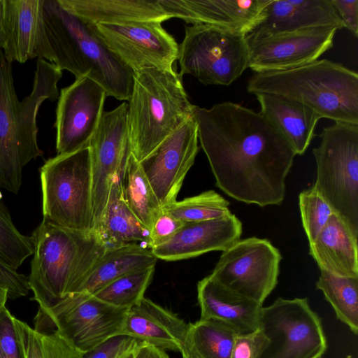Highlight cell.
<instances>
[{"label":"cell","instance_id":"cell-7","mask_svg":"<svg viewBox=\"0 0 358 358\" xmlns=\"http://www.w3.org/2000/svg\"><path fill=\"white\" fill-rule=\"evenodd\" d=\"M40 177L43 220L64 229L93 231L89 146L47 159L40 169Z\"/></svg>","mask_w":358,"mask_h":358},{"label":"cell","instance_id":"cell-8","mask_svg":"<svg viewBox=\"0 0 358 358\" xmlns=\"http://www.w3.org/2000/svg\"><path fill=\"white\" fill-rule=\"evenodd\" d=\"M320 137L314 185L358 236V124L335 122Z\"/></svg>","mask_w":358,"mask_h":358},{"label":"cell","instance_id":"cell-39","mask_svg":"<svg viewBox=\"0 0 358 358\" xmlns=\"http://www.w3.org/2000/svg\"><path fill=\"white\" fill-rule=\"evenodd\" d=\"M0 289L7 291L8 298L17 299L30 291L28 278L0 259Z\"/></svg>","mask_w":358,"mask_h":358},{"label":"cell","instance_id":"cell-28","mask_svg":"<svg viewBox=\"0 0 358 358\" xmlns=\"http://www.w3.org/2000/svg\"><path fill=\"white\" fill-rule=\"evenodd\" d=\"M157 259L150 248L140 243L106 248L77 293L93 295L127 273L155 266Z\"/></svg>","mask_w":358,"mask_h":358},{"label":"cell","instance_id":"cell-47","mask_svg":"<svg viewBox=\"0 0 358 358\" xmlns=\"http://www.w3.org/2000/svg\"><path fill=\"white\" fill-rule=\"evenodd\" d=\"M181 355L182 358H198L187 350H185Z\"/></svg>","mask_w":358,"mask_h":358},{"label":"cell","instance_id":"cell-38","mask_svg":"<svg viewBox=\"0 0 358 358\" xmlns=\"http://www.w3.org/2000/svg\"><path fill=\"white\" fill-rule=\"evenodd\" d=\"M185 223L173 217L163 208L150 230V248L169 241Z\"/></svg>","mask_w":358,"mask_h":358},{"label":"cell","instance_id":"cell-44","mask_svg":"<svg viewBox=\"0 0 358 358\" xmlns=\"http://www.w3.org/2000/svg\"><path fill=\"white\" fill-rule=\"evenodd\" d=\"M5 45V37L1 23V1L0 0V50H3Z\"/></svg>","mask_w":358,"mask_h":358},{"label":"cell","instance_id":"cell-25","mask_svg":"<svg viewBox=\"0 0 358 358\" xmlns=\"http://www.w3.org/2000/svg\"><path fill=\"white\" fill-rule=\"evenodd\" d=\"M255 95L260 104V113L280 132L296 155L304 154L320 116L306 105L279 94Z\"/></svg>","mask_w":358,"mask_h":358},{"label":"cell","instance_id":"cell-16","mask_svg":"<svg viewBox=\"0 0 358 358\" xmlns=\"http://www.w3.org/2000/svg\"><path fill=\"white\" fill-rule=\"evenodd\" d=\"M338 29L317 27L258 39H248V68L255 73L295 69L319 59L333 46Z\"/></svg>","mask_w":358,"mask_h":358},{"label":"cell","instance_id":"cell-14","mask_svg":"<svg viewBox=\"0 0 358 358\" xmlns=\"http://www.w3.org/2000/svg\"><path fill=\"white\" fill-rule=\"evenodd\" d=\"M90 152L94 228L106 205L110 185L124 172L131 153L128 133V103L104 112L89 143Z\"/></svg>","mask_w":358,"mask_h":358},{"label":"cell","instance_id":"cell-1","mask_svg":"<svg viewBox=\"0 0 358 358\" xmlns=\"http://www.w3.org/2000/svg\"><path fill=\"white\" fill-rule=\"evenodd\" d=\"M192 115L216 185L248 204L280 205L296 155L280 132L260 112L229 101L193 105Z\"/></svg>","mask_w":358,"mask_h":358},{"label":"cell","instance_id":"cell-41","mask_svg":"<svg viewBox=\"0 0 358 358\" xmlns=\"http://www.w3.org/2000/svg\"><path fill=\"white\" fill-rule=\"evenodd\" d=\"M266 341L261 331L238 334L230 358H256Z\"/></svg>","mask_w":358,"mask_h":358},{"label":"cell","instance_id":"cell-19","mask_svg":"<svg viewBox=\"0 0 358 358\" xmlns=\"http://www.w3.org/2000/svg\"><path fill=\"white\" fill-rule=\"evenodd\" d=\"M271 0H158L171 17L247 36L264 18Z\"/></svg>","mask_w":358,"mask_h":358},{"label":"cell","instance_id":"cell-34","mask_svg":"<svg viewBox=\"0 0 358 358\" xmlns=\"http://www.w3.org/2000/svg\"><path fill=\"white\" fill-rule=\"evenodd\" d=\"M154 273L155 266L127 273L93 296L115 307L129 309L144 297Z\"/></svg>","mask_w":358,"mask_h":358},{"label":"cell","instance_id":"cell-33","mask_svg":"<svg viewBox=\"0 0 358 358\" xmlns=\"http://www.w3.org/2000/svg\"><path fill=\"white\" fill-rule=\"evenodd\" d=\"M229 202L214 190L176 201L164 209L183 223L222 218L229 213Z\"/></svg>","mask_w":358,"mask_h":358},{"label":"cell","instance_id":"cell-36","mask_svg":"<svg viewBox=\"0 0 358 358\" xmlns=\"http://www.w3.org/2000/svg\"><path fill=\"white\" fill-rule=\"evenodd\" d=\"M299 206L303 228L310 243L316 238L335 212L314 185L300 192Z\"/></svg>","mask_w":358,"mask_h":358},{"label":"cell","instance_id":"cell-42","mask_svg":"<svg viewBox=\"0 0 358 358\" xmlns=\"http://www.w3.org/2000/svg\"><path fill=\"white\" fill-rule=\"evenodd\" d=\"M345 28L358 36V0H331Z\"/></svg>","mask_w":358,"mask_h":358},{"label":"cell","instance_id":"cell-18","mask_svg":"<svg viewBox=\"0 0 358 358\" xmlns=\"http://www.w3.org/2000/svg\"><path fill=\"white\" fill-rule=\"evenodd\" d=\"M1 23L5 37L2 50L6 59L25 63L36 57L52 63L45 33L44 0H1Z\"/></svg>","mask_w":358,"mask_h":358},{"label":"cell","instance_id":"cell-11","mask_svg":"<svg viewBox=\"0 0 358 358\" xmlns=\"http://www.w3.org/2000/svg\"><path fill=\"white\" fill-rule=\"evenodd\" d=\"M258 329L266 341L256 358H321L327 341L307 298H277L262 307Z\"/></svg>","mask_w":358,"mask_h":358},{"label":"cell","instance_id":"cell-2","mask_svg":"<svg viewBox=\"0 0 358 358\" xmlns=\"http://www.w3.org/2000/svg\"><path fill=\"white\" fill-rule=\"evenodd\" d=\"M62 76L55 64L38 59L31 91L20 101L12 63L0 50V189L17 194L24 167L43 155L37 141V115L45 101L58 99Z\"/></svg>","mask_w":358,"mask_h":358},{"label":"cell","instance_id":"cell-15","mask_svg":"<svg viewBox=\"0 0 358 358\" xmlns=\"http://www.w3.org/2000/svg\"><path fill=\"white\" fill-rule=\"evenodd\" d=\"M107 96L99 84L85 76L60 90L55 122L57 155L89 145L104 113Z\"/></svg>","mask_w":358,"mask_h":358},{"label":"cell","instance_id":"cell-6","mask_svg":"<svg viewBox=\"0 0 358 358\" xmlns=\"http://www.w3.org/2000/svg\"><path fill=\"white\" fill-rule=\"evenodd\" d=\"M193 105L174 70L145 69L134 72L128 101L131 152L138 162L148 157L191 118Z\"/></svg>","mask_w":358,"mask_h":358},{"label":"cell","instance_id":"cell-21","mask_svg":"<svg viewBox=\"0 0 358 358\" xmlns=\"http://www.w3.org/2000/svg\"><path fill=\"white\" fill-rule=\"evenodd\" d=\"M188 327L189 323L176 314L143 297L128 309L120 335L182 354Z\"/></svg>","mask_w":358,"mask_h":358},{"label":"cell","instance_id":"cell-32","mask_svg":"<svg viewBox=\"0 0 358 358\" xmlns=\"http://www.w3.org/2000/svg\"><path fill=\"white\" fill-rule=\"evenodd\" d=\"M23 358H83L79 351L56 332H41L14 317Z\"/></svg>","mask_w":358,"mask_h":358},{"label":"cell","instance_id":"cell-24","mask_svg":"<svg viewBox=\"0 0 358 358\" xmlns=\"http://www.w3.org/2000/svg\"><path fill=\"white\" fill-rule=\"evenodd\" d=\"M357 238L341 216L334 213L316 238L309 243V255L320 271L358 278Z\"/></svg>","mask_w":358,"mask_h":358},{"label":"cell","instance_id":"cell-29","mask_svg":"<svg viewBox=\"0 0 358 358\" xmlns=\"http://www.w3.org/2000/svg\"><path fill=\"white\" fill-rule=\"evenodd\" d=\"M122 188L128 206L140 222L150 230L163 206L140 162L131 152L124 166Z\"/></svg>","mask_w":358,"mask_h":358},{"label":"cell","instance_id":"cell-20","mask_svg":"<svg viewBox=\"0 0 358 358\" xmlns=\"http://www.w3.org/2000/svg\"><path fill=\"white\" fill-rule=\"evenodd\" d=\"M241 221L233 213L216 220L187 222L167 242L152 248L157 259L177 261L224 251L239 239Z\"/></svg>","mask_w":358,"mask_h":358},{"label":"cell","instance_id":"cell-30","mask_svg":"<svg viewBox=\"0 0 358 358\" xmlns=\"http://www.w3.org/2000/svg\"><path fill=\"white\" fill-rule=\"evenodd\" d=\"M238 334L221 322L199 319L189 323L185 350L198 358H230Z\"/></svg>","mask_w":358,"mask_h":358},{"label":"cell","instance_id":"cell-40","mask_svg":"<svg viewBox=\"0 0 358 358\" xmlns=\"http://www.w3.org/2000/svg\"><path fill=\"white\" fill-rule=\"evenodd\" d=\"M138 343L133 338L123 335L116 336L85 353L83 358H117Z\"/></svg>","mask_w":358,"mask_h":358},{"label":"cell","instance_id":"cell-31","mask_svg":"<svg viewBox=\"0 0 358 358\" xmlns=\"http://www.w3.org/2000/svg\"><path fill=\"white\" fill-rule=\"evenodd\" d=\"M333 308L338 320L358 334V278L342 277L320 271L315 283Z\"/></svg>","mask_w":358,"mask_h":358},{"label":"cell","instance_id":"cell-43","mask_svg":"<svg viewBox=\"0 0 358 358\" xmlns=\"http://www.w3.org/2000/svg\"><path fill=\"white\" fill-rule=\"evenodd\" d=\"M135 358H169L166 351L151 345L139 343L136 348Z\"/></svg>","mask_w":358,"mask_h":358},{"label":"cell","instance_id":"cell-10","mask_svg":"<svg viewBox=\"0 0 358 358\" xmlns=\"http://www.w3.org/2000/svg\"><path fill=\"white\" fill-rule=\"evenodd\" d=\"M127 310L87 293H75L52 306L39 308L34 320V329L56 332L86 353L120 334Z\"/></svg>","mask_w":358,"mask_h":358},{"label":"cell","instance_id":"cell-23","mask_svg":"<svg viewBox=\"0 0 358 358\" xmlns=\"http://www.w3.org/2000/svg\"><path fill=\"white\" fill-rule=\"evenodd\" d=\"M197 300L200 319L221 322L238 334L258 329L263 305L227 289L210 275L198 282Z\"/></svg>","mask_w":358,"mask_h":358},{"label":"cell","instance_id":"cell-12","mask_svg":"<svg viewBox=\"0 0 358 358\" xmlns=\"http://www.w3.org/2000/svg\"><path fill=\"white\" fill-rule=\"evenodd\" d=\"M282 255L270 241L239 239L223 251L210 275L220 284L263 305L275 288Z\"/></svg>","mask_w":358,"mask_h":358},{"label":"cell","instance_id":"cell-13","mask_svg":"<svg viewBox=\"0 0 358 358\" xmlns=\"http://www.w3.org/2000/svg\"><path fill=\"white\" fill-rule=\"evenodd\" d=\"M107 47L134 72L145 69L172 71L178 45L159 22L98 24Z\"/></svg>","mask_w":358,"mask_h":358},{"label":"cell","instance_id":"cell-35","mask_svg":"<svg viewBox=\"0 0 358 358\" xmlns=\"http://www.w3.org/2000/svg\"><path fill=\"white\" fill-rule=\"evenodd\" d=\"M33 252L31 236L18 231L8 208L0 200V259L17 269Z\"/></svg>","mask_w":358,"mask_h":358},{"label":"cell","instance_id":"cell-3","mask_svg":"<svg viewBox=\"0 0 358 358\" xmlns=\"http://www.w3.org/2000/svg\"><path fill=\"white\" fill-rule=\"evenodd\" d=\"M43 17L52 63L76 78L94 80L108 96L129 100L134 72L110 50L94 24L65 10L58 0H44Z\"/></svg>","mask_w":358,"mask_h":358},{"label":"cell","instance_id":"cell-4","mask_svg":"<svg viewBox=\"0 0 358 358\" xmlns=\"http://www.w3.org/2000/svg\"><path fill=\"white\" fill-rule=\"evenodd\" d=\"M31 236L34 252L28 283L41 308L77 293L106 250L94 231L64 229L43 220Z\"/></svg>","mask_w":358,"mask_h":358},{"label":"cell","instance_id":"cell-37","mask_svg":"<svg viewBox=\"0 0 358 358\" xmlns=\"http://www.w3.org/2000/svg\"><path fill=\"white\" fill-rule=\"evenodd\" d=\"M0 358H23L14 324V317L6 306L0 309Z\"/></svg>","mask_w":358,"mask_h":358},{"label":"cell","instance_id":"cell-9","mask_svg":"<svg viewBox=\"0 0 358 358\" xmlns=\"http://www.w3.org/2000/svg\"><path fill=\"white\" fill-rule=\"evenodd\" d=\"M178 59L181 76L189 74L204 85L228 86L248 68L246 36L209 24L185 27Z\"/></svg>","mask_w":358,"mask_h":358},{"label":"cell","instance_id":"cell-46","mask_svg":"<svg viewBox=\"0 0 358 358\" xmlns=\"http://www.w3.org/2000/svg\"><path fill=\"white\" fill-rule=\"evenodd\" d=\"M138 345L136 346H135L134 348L125 352L124 353H123L122 355L119 356L117 358H135V351H136V348L138 346Z\"/></svg>","mask_w":358,"mask_h":358},{"label":"cell","instance_id":"cell-17","mask_svg":"<svg viewBox=\"0 0 358 358\" xmlns=\"http://www.w3.org/2000/svg\"><path fill=\"white\" fill-rule=\"evenodd\" d=\"M198 142L192 116L140 162L162 206L176 201L199 152Z\"/></svg>","mask_w":358,"mask_h":358},{"label":"cell","instance_id":"cell-5","mask_svg":"<svg viewBox=\"0 0 358 358\" xmlns=\"http://www.w3.org/2000/svg\"><path fill=\"white\" fill-rule=\"evenodd\" d=\"M247 90L279 94L306 105L321 118L358 124V74L327 59L286 71L255 73Z\"/></svg>","mask_w":358,"mask_h":358},{"label":"cell","instance_id":"cell-27","mask_svg":"<svg viewBox=\"0 0 358 358\" xmlns=\"http://www.w3.org/2000/svg\"><path fill=\"white\" fill-rule=\"evenodd\" d=\"M123 173L113 179L106 205L93 231L106 248L131 243L150 248V230L136 217L125 201Z\"/></svg>","mask_w":358,"mask_h":358},{"label":"cell","instance_id":"cell-22","mask_svg":"<svg viewBox=\"0 0 358 358\" xmlns=\"http://www.w3.org/2000/svg\"><path fill=\"white\" fill-rule=\"evenodd\" d=\"M317 27L345 28L331 0H271L264 20L246 38L258 39Z\"/></svg>","mask_w":358,"mask_h":358},{"label":"cell","instance_id":"cell-26","mask_svg":"<svg viewBox=\"0 0 358 358\" xmlns=\"http://www.w3.org/2000/svg\"><path fill=\"white\" fill-rule=\"evenodd\" d=\"M79 18L93 24L162 22L171 18L158 0H58Z\"/></svg>","mask_w":358,"mask_h":358},{"label":"cell","instance_id":"cell-45","mask_svg":"<svg viewBox=\"0 0 358 358\" xmlns=\"http://www.w3.org/2000/svg\"><path fill=\"white\" fill-rule=\"evenodd\" d=\"M8 299L7 291L3 289H0V309L6 306V303Z\"/></svg>","mask_w":358,"mask_h":358}]
</instances>
